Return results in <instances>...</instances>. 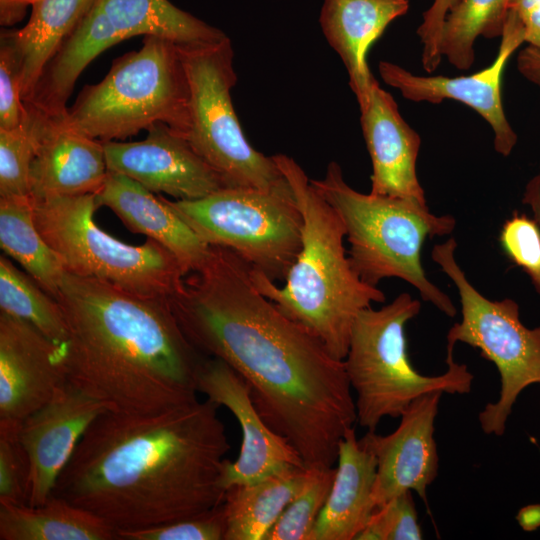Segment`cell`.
<instances>
[{"mask_svg":"<svg viewBox=\"0 0 540 540\" xmlns=\"http://www.w3.org/2000/svg\"><path fill=\"white\" fill-rule=\"evenodd\" d=\"M273 158L301 212L302 244L283 287L251 267L256 288L287 317L312 332L337 360H344L354 321L385 294L364 282L347 256L344 224L316 191L301 166L285 154Z\"/></svg>","mask_w":540,"mask_h":540,"instance_id":"4","label":"cell"},{"mask_svg":"<svg viewBox=\"0 0 540 540\" xmlns=\"http://www.w3.org/2000/svg\"><path fill=\"white\" fill-rule=\"evenodd\" d=\"M335 473V467L310 469L304 487L285 508L265 540H309L331 491Z\"/></svg>","mask_w":540,"mask_h":540,"instance_id":"32","label":"cell"},{"mask_svg":"<svg viewBox=\"0 0 540 540\" xmlns=\"http://www.w3.org/2000/svg\"><path fill=\"white\" fill-rule=\"evenodd\" d=\"M309 475L310 469L293 466L258 482L228 488L222 503L226 516L224 540H265Z\"/></svg>","mask_w":540,"mask_h":540,"instance_id":"24","label":"cell"},{"mask_svg":"<svg viewBox=\"0 0 540 540\" xmlns=\"http://www.w3.org/2000/svg\"><path fill=\"white\" fill-rule=\"evenodd\" d=\"M67 381L64 345L0 312V422L21 424Z\"/></svg>","mask_w":540,"mask_h":540,"instance_id":"16","label":"cell"},{"mask_svg":"<svg viewBox=\"0 0 540 540\" xmlns=\"http://www.w3.org/2000/svg\"><path fill=\"white\" fill-rule=\"evenodd\" d=\"M522 202L530 207L533 218L540 226V174L527 183Z\"/></svg>","mask_w":540,"mask_h":540,"instance_id":"42","label":"cell"},{"mask_svg":"<svg viewBox=\"0 0 540 540\" xmlns=\"http://www.w3.org/2000/svg\"><path fill=\"white\" fill-rule=\"evenodd\" d=\"M442 392L426 393L415 399L400 416V424L388 435L367 431L359 439L375 456V508L411 490L426 501V491L439 469L434 438L435 419Z\"/></svg>","mask_w":540,"mask_h":540,"instance_id":"17","label":"cell"},{"mask_svg":"<svg viewBox=\"0 0 540 540\" xmlns=\"http://www.w3.org/2000/svg\"><path fill=\"white\" fill-rule=\"evenodd\" d=\"M336 463L331 491L309 540H356L375 510L377 461L354 427L340 441Z\"/></svg>","mask_w":540,"mask_h":540,"instance_id":"22","label":"cell"},{"mask_svg":"<svg viewBox=\"0 0 540 540\" xmlns=\"http://www.w3.org/2000/svg\"><path fill=\"white\" fill-rule=\"evenodd\" d=\"M107 173L101 141L45 115L29 174L34 200L96 194Z\"/></svg>","mask_w":540,"mask_h":540,"instance_id":"19","label":"cell"},{"mask_svg":"<svg viewBox=\"0 0 540 540\" xmlns=\"http://www.w3.org/2000/svg\"><path fill=\"white\" fill-rule=\"evenodd\" d=\"M196 386L207 399L230 410L241 427L239 456L235 461H224L222 481L226 490L258 482L289 467H306L294 447L265 423L253 403L249 385L226 362L204 357Z\"/></svg>","mask_w":540,"mask_h":540,"instance_id":"13","label":"cell"},{"mask_svg":"<svg viewBox=\"0 0 540 540\" xmlns=\"http://www.w3.org/2000/svg\"><path fill=\"white\" fill-rule=\"evenodd\" d=\"M455 0H433L423 13L417 34L422 43V65L427 73L433 72L440 64L442 56L439 40L444 18Z\"/></svg>","mask_w":540,"mask_h":540,"instance_id":"38","label":"cell"},{"mask_svg":"<svg viewBox=\"0 0 540 540\" xmlns=\"http://www.w3.org/2000/svg\"><path fill=\"white\" fill-rule=\"evenodd\" d=\"M359 108L372 162L370 193L426 204L416 169L421 138L403 119L392 95L375 79Z\"/></svg>","mask_w":540,"mask_h":540,"instance_id":"18","label":"cell"},{"mask_svg":"<svg viewBox=\"0 0 540 540\" xmlns=\"http://www.w3.org/2000/svg\"><path fill=\"white\" fill-rule=\"evenodd\" d=\"M420 309L421 303L404 292L380 309H363L354 321L343 361L356 394V423L367 431H375L385 417H400L426 393L471 392L474 376L453 354H447V370L440 375H423L412 366L405 325Z\"/></svg>","mask_w":540,"mask_h":540,"instance_id":"7","label":"cell"},{"mask_svg":"<svg viewBox=\"0 0 540 540\" xmlns=\"http://www.w3.org/2000/svg\"><path fill=\"white\" fill-rule=\"evenodd\" d=\"M21 97V70L17 49L9 29L0 36V129H12L26 118Z\"/></svg>","mask_w":540,"mask_h":540,"instance_id":"37","label":"cell"},{"mask_svg":"<svg viewBox=\"0 0 540 540\" xmlns=\"http://www.w3.org/2000/svg\"><path fill=\"white\" fill-rule=\"evenodd\" d=\"M499 241L504 253L529 276L540 295V226L535 219L514 212L504 222Z\"/></svg>","mask_w":540,"mask_h":540,"instance_id":"36","label":"cell"},{"mask_svg":"<svg viewBox=\"0 0 540 540\" xmlns=\"http://www.w3.org/2000/svg\"><path fill=\"white\" fill-rule=\"evenodd\" d=\"M98 207L111 209L133 233L144 234L166 247L178 260L184 275L198 269L210 245L178 215L162 196H155L133 179L108 171L96 193Z\"/></svg>","mask_w":540,"mask_h":540,"instance_id":"20","label":"cell"},{"mask_svg":"<svg viewBox=\"0 0 540 540\" xmlns=\"http://www.w3.org/2000/svg\"><path fill=\"white\" fill-rule=\"evenodd\" d=\"M108 20L123 38L159 36L178 45H199L227 35L168 0H98Z\"/></svg>","mask_w":540,"mask_h":540,"instance_id":"27","label":"cell"},{"mask_svg":"<svg viewBox=\"0 0 540 540\" xmlns=\"http://www.w3.org/2000/svg\"><path fill=\"white\" fill-rule=\"evenodd\" d=\"M116 532L119 540H224L226 516L223 504H220L179 521Z\"/></svg>","mask_w":540,"mask_h":540,"instance_id":"34","label":"cell"},{"mask_svg":"<svg viewBox=\"0 0 540 540\" xmlns=\"http://www.w3.org/2000/svg\"><path fill=\"white\" fill-rule=\"evenodd\" d=\"M190 87L180 47L159 36L114 60L105 78L85 86L63 121L101 142L126 139L157 123L185 138Z\"/></svg>","mask_w":540,"mask_h":540,"instance_id":"6","label":"cell"},{"mask_svg":"<svg viewBox=\"0 0 540 540\" xmlns=\"http://www.w3.org/2000/svg\"><path fill=\"white\" fill-rule=\"evenodd\" d=\"M139 142H102L108 171L123 174L153 193L194 200L228 188L188 141L164 123Z\"/></svg>","mask_w":540,"mask_h":540,"instance_id":"15","label":"cell"},{"mask_svg":"<svg viewBox=\"0 0 540 540\" xmlns=\"http://www.w3.org/2000/svg\"><path fill=\"white\" fill-rule=\"evenodd\" d=\"M98 208L96 194L34 200L35 223L66 271L137 296L169 299L185 277L177 258L153 239L135 246L107 234L94 220Z\"/></svg>","mask_w":540,"mask_h":540,"instance_id":"8","label":"cell"},{"mask_svg":"<svg viewBox=\"0 0 540 540\" xmlns=\"http://www.w3.org/2000/svg\"><path fill=\"white\" fill-rule=\"evenodd\" d=\"M55 299L68 328L64 364L72 384L128 414L197 400L204 355L183 333L168 299L68 271Z\"/></svg>","mask_w":540,"mask_h":540,"instance_id":"3","label":"cell"},{"mask_svg":"<svg viewBox=\"0 0 540 540\" xmlns=\"http://www.w3.org/2000/svg\"><path fill=\"white\" fill-rule=\"evenodd\" d=\"M408 0H324L319 23L329 45L344 63L358 104L375 77L367 54L388 25L409 10Z\"/></svg>","mask_w":540,"mask_h":540,"instance_id":"21","label":"cell"},{"mask_svg":"<svg viewBox=\"0 0 540 540\" xmlns=\"http://www.w3.org/2000/svg\"><path fill=\"white\" fill-rule=\"evenodd\" d=\"M123 41L98 0L45 66L28 102L50 118H63L76 80L104 50Z\"/></svg>","mask_w":540,"mask_h":540,"instance_id":"23","label":"cell"},{"mask_svg":"<svg viewBox=\"0 0 540 540\" xmlns=\"http://www.w3.org/2000/svg\"><path fill=\"white\" fill-rule=\"evenodd\" d=\"M219 407L206 398L153 414L105 412L82 436L52 495L116 531L171 523L219 506L226 493L224 456L231 448Z\"/></svg>","mask_w":540,"mask_h":540,"instance_id":"2","label":"cell"},{"mask_svg":"<svg viewBox=\"0 0 540 540\" xmlns=\"http://www.w3.org/2000/svg\"><path fill=\"white\" fill-rule=\"evenodd\" d=\"M23 122L0 129V196L30 195L29 174L45 115L25 104Z\"/></svg>","mask_w":540,"mask_h":540,"instance_id":"31","label":"cell"},{"mask_svg":"<svg viewBox=\"0 0 540 540\" xmlns=\"http://www.w3.org/2000/svg\"><path fill=\"white\" fill-rule=\"evenodd\" d=\"M0 246L49 295L58 296L66 268L36 226L30 195L0 196Z\"/></svg>","mask_w":540,"mask_h":540,"instance_id":"28","label":"cell"},{"mask_svg":"<svg viewBox=\"0 0 540 540\" xmlns=\"http://www.w3.org/2000/svg\"><path fill=\"white\" fill-rule=\"evenodd\" d=\"M190 87L185 139L228 188L274 190L288 185L273 156L250 145L232 103L237 82L227 36L214 43L179 45Z\"/></svg>","mask_w":540,"mask_h":540,"instance_id":"9","label":"cell"},{"mask_svg":"<svg viewBox=\"0 0 540 540\" xmlns=\"http://www.w3.org/2000/svg\"><path fill=\"white\" fill-rule=\"evenodd\" d=\"M20 425L0 422V501L28 504L30 463L19 440Z\"/></svg>","mask_w":540,"mask_h":540,"instance_id":"35","label":"cell"},{"mask_svg":"<svg viewBox=\"0 0 540 540\" xmlns=\"http://www.w3.org/2000/svg\"><path fill=\"white\" fill-rule=\"evenodd\" d=\"M518 71L540 88V50L532 46L522 49L517 57Z\"/></svg>","mask_w":540,"mask_h":540,"instance_id":"40","label":"cell"},{"mask_svg":"<svg viewBox=\"0 0 540 540\" xmlns=\"http://www.w3.org/2000/svg\"><path fill=\"white\" fill-rule=\"evenodd\" d=\"M35 0H0V24L7 27L21 21Z\"/></svg>","mask_w":540,"mask_h":540,"instance_id":"41","label":"cell"},{"mask_svg":"<svg viewBox=\"0 0 540 540\" xmlns=\"http://www.w3.org/2000/svg\"><path fill=\"white\" fill-rule=\"evenodd\" d=\"M423 534L412 491H405L375 508L356 540H421Z\"/></svg>","mask_w":540,"mask_h":540,"instance_id":"33","label":"cell"},{"mask_svg":"<svg viewBox=\"0 0 540 540\" xmlns=\"http://www.w3.org/2000/svg\"><path fill=\"white\" fill-rule=\"evenodd\" d=\"M167 202L207 244L231 249L274 282L286 279L300 252L303 219L289 183L274 190L223 188Z\"/></svg>","mask_w":540,"mask_h":540,"instance_id":"11","label":"cell"},{"mask_svg":"<svg viewBox=\"0 0 540 540\" xmlns=\"http://www.w3.org/2000/svg\"><path fill=\"white\" fill-rule=\"evenodd\" d=\"M456 248V240L449 238L431 252L457 288L461 304L462 319L449 329L446 349L453 353L456 343H465L496 366L500 395L483 408L478 420L485 434L502 436L518 396L528 386L540 384V326L526 327L513 299L493 301L477 291L456 261Z\"/></svg>","mask_w":540,"mask_h":540,"instance_id":"10","label":"cell"},{"mask_svg":"<svg viewBox=\"0 0 540 540\" xmlns=\"http://www.w3.org/2000/svg\"><path fill=\"white\" fill-rule=\"evenodd\" d=\"M115 539L105 520L57 496L38 506L0 501V540Z\"/></svg>","mask_w":540,"mask_h":540,"instance_id":"25","label":"cell"},{"mask_svg":"<svg viewBox=\"0 0 540 540\" xmlns=\"http://www.w3.org/2000/svg\"><path fill=\"white\" fill-rule=\"evenodd\" d=\"M109 410L106 402L67 381L21 422L19 440L30 463L28 505L48 500L86 430Z\"/></svg>","mask_w":540,"mask_h":540,"instance_id":"14","label":"cell"},{"mask_svg":"<svg viewBox=\"0 0 540 540\" xmlns=\"http://www.w3.org/2000/svg\"><path fill=\"white\" fill-rule=\"evenodd\" d=\"M517 521L525 531H534L540 527V504H530L517 514Z\"/></svg>","mask_w":540,"mask_h":540,"instance_id":"43","label":"cell"},{"mask_svg":"<svg viewBox=\"0 0 540 540\" xmlns=\"http://www.w3.org/2000/svg\"><path fill=\"white\" fill-rule=\"evenodd\" d=\"M523 42V26L517 15L509 10L497 56L481 71L458 77L420 76L388 61H380L378 71L386 84L398 89L410 101L439 104L447 99L469 106L491 126L495 151L509 156L517 135L504 112L501 82L509 57Z\"/></svg>","mask_w":540,"mask_h":540,"instance_id":"12","label":"cell"},{"mask_svg":"<svg viewBox=\"0 0 540 540\" xmlns=\"http://www.w3.org/2000/svg\"><path fill=\"white\" fill-rule=\"evenodd\" d=\"M510 0H455L441 28L439 51L460 70L469 69L475 60L478 37H501Z\"/></svg>","mask_w":540,"mask_h":540,"instance_id":"29","label":"cell"},{"mask_svg":"<svg viewBox=\"0 0 540 540\" xmlns=\"http://www.w3.org/2000/svg\"><path fill=\"white\" fill-rule=\"evenodd\" d=\"M310 182L340 216L350 244L349 259L364 282L377 286L382 279L400 278L445 315H456L452 300L428 279L421 261L426 239L455 229L453 216L435 215L427 204L414 200L358 192L334 161L322 179Z\"/></svg>","mask_w":540,"mask_h":540,"instance_id":"5","label":"cell"},{"mask_svg":"<svg viewBox=\"0 0 540 540\" xmlns=\"http://www.w3.org/2000/svg\"><path fill=\"white\" fill-rule=\"evenodd\" d=\"M0 309L24 320L57 344L68 340V328L60 304L29 274L0 256Z\"/></svg>","mask_w":540,"mask_h":540,"instance_id":"30","label":"cell"},{"mask_svg":"<svg viewBox=\"0 0 540 540\" xmlns=\"http://www.w3.org/2000/svg\"><path fill=\"white\" fill-rule=\"evenodd\" d=\"M97 0H35L28 23L9 29L21 70V97L28 102L55 52Z\"/></svg>","mask_w":540,"mask_h":540,"instance_id":"26","label":"cell"},{"mask_svg":"<svg viewBox=\"0 0 540 540\" xmlns=\"http://www.w3.org/2000/svg\"><path fill=\"white\" fill-rule=\"evenodd\" d=\"M168 300L190 343L245 380L265 423L306 468L334 467L357 419L344 361L256 288L251 266L231 249L210 245Z\"/></svg>","mask_w":540,"mask_h":540,"instance_id":"1","label":"cell"},{"mask_svg":"<svg viewBox=\"0 0 540 540\" xmlns=\"http://www.w3.org/2000/svg\"><path fill=\"white\" fill-rule=\"evenodd\" d=\"M509 10L520 20L525 42L540 50V0H510Z\"/></svg>","mask_w":540,"mask_h":540,"instance_id":"39","label":"cell"}]
</instances>
